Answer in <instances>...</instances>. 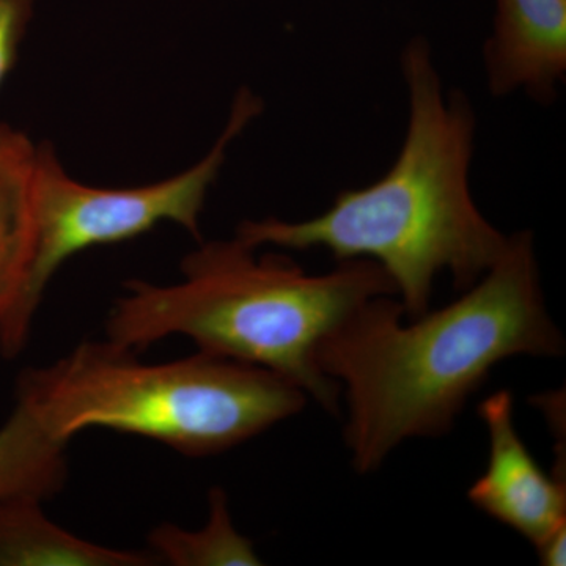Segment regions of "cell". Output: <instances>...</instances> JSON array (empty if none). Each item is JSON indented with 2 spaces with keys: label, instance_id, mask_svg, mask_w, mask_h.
I'll return each instance as SVG.
<instances>
[{
  "label": "cell",
  "instance_id": "6da1fadb",
  "mask_svg": "<svg viewBox=\"0 0 566 566\" xmlns=\"http://www.w3.org/2000/svg\"><path fill=\"white\" fill-rule=\"evenodd\" d=\"M464 292L409 324L395 296L374 297L316 349L319 370L344 387L345 441L359 474L378 471L409 439L449 433L502 360L565 353L531 232L509 237L497 262Z\"/></svg>",
  "mask_w": 566,
  "mask_h": 566
},
{
  "label": "cell",
  "instance_id": "7a4b0ae2",
  "mask_svg": "<svg viewBox=\"0 0 566 566\" xmlns=\"http://www.w3.org/2000/svg\"><path fill=\"white\" fill-rule=\"evenodd\" d=\"M409 93L405 144L392 169L364 189L335 197L307 221H244L237 238L253 249H326L338 262L367 259L392 279L405 315L430 311L436 277L449 271L455 289H471L509 244L472 199L469 169L475 118L461 93H442L427 41L401 57Z\"/></svg>",
  "mask_w": 566,
  "mask_h": 566
},
{
  "label": "cell",
  "instance_id": "3957f363",
  "mask_svg": "<svg viewBox=\"0 0 566 566\" xmlns=\"http://www.w3.org/2000/svg\"><path fill=\"white\" fill-rule=\"evenodd\" d=\"M180 270L181 281L170 285L126 282L107 316L106 340L136 353L181 335L199 352L281 375L335 415L342 389L319 370L316 349L360 305L397 296L371 260H344L312 275L289 256H256L240 238L200 244Z\"/></svg>",
  "mask_w": 566,
  "mask_h": 566
},
{
  "label": "cell",
  "instance_id": "277c9868",
  "mask_svg": "<svg viewBox=\"0 0 566 566\" xmlns=\"http://www.w3.org/2000/svg\"><path fill=\"white\" fill-rule=\"evenodd\" d=\"M307 395L266 368L197 352L142 364L129 349L84 342L22 371L17 403L70 442L87 428L142 436L186 457L218 455L303 411Z\"/></svg>",
  "mask_w": 566,
  "mask_h": 566
},
{
  "label": "cell",
  "instance_id": "5b68a950",
  "mask_svg": "<svg viewBox=\"0 0 566 566\" xmlns=\"http://www.w3.org/2000/svg\"><path fill=\"white\" fill-rule=\"evenodd\" d=\"M262 109L259 96L244 88L203 159L175 177L137 188L84 185L66 172L51 144H40L31 262L17 303L0 323L3 356L10 359L25 348L51 279L77 253L125 243L164 222L177 223L200 240V214L221 174L227 148Z\"/></svg>",
  "mask_w": 566,
  "mask_h": 566
},
{
  "label": "cell",
  "instance_id": "8992f818",
  "mask_svg": "<svg viewBox=\"0 0 566 566\" xmlns=\"http://www.w3.org/2000/svg\"><path fill=\"white\" fill-rule=\"evenodd\" d=\"M490 434V458L482 476L469 488L475 509L513 528L535 547L566 527L565 476L539 468L515 424V397L491 394L479 406Z\"/></svg>",
  "mask_w": 566,
  "mask_h": 566
},
{
  "label": "cell",
  "instance_id": "52a82bcc",
  "mask_svg": "<svg viewBox=\"0 0 566 566\" xmlns=\"http://www.w3.org/2000/svg\"><path fill=\"white\" fill-rule=\"evenodd\" d=\"M485 65L493 95L551 102L566 73V0H495Z\"/></svg>",
  "mask_w": 566,
  "mask_h": 566
},
{
  "label": "cell",
  "instance_id": "ba28073f",
  "mask_svg": "<svg viewBox=\"0 0 566 566\" xmlns=\"http://www.w3.org/2000/svg\"><path fill=\"white\" fill-rule=\"evenodd\" d=\"M36 174L39 145L0 123V323L17 303L31 262Z\"/></svg>",
  "mask_w": 566,
  "mask_h": 566
},
{
  "label": "cell",
  "instance_id": "9c48e42d",
  "mask_svg": "<svg viewBox=\"0 0 566 566\" xmlns=\"http://www.w3.org/2000/svg\"><path fill=\"white\" fill-rule=\"evenodd\" d=\"M148 551L96 545L57 526L43 512V501H0V566H150Z\"/></svg>",
  "mask_w": 566,
  "mask_h": 566
},
{
  "label": "cell",
  "instance_id": "30bf717a",
  "mask_svg": "<svg viewBox=\"0 0 566 566\" xmlns=\"http://www.w3.org/2000/svg\"><path fill=\"white\" fill-rule=\"evenodd\" d=\"M66 446L17 403L0 428V501L33 497L44 502L61 493L69 479Z\"/></svg>",
  "mask_w": 566,
  "mask_h": 566
},
{
  "label": "cell",
  "instance_id": "8fae6325",
  "mask_svg": "<svg viewBox=\"0 0 566 566\" xmlns=\"http://www.w3.org/2000/svg\"><path fill=\"white\" fill-rule=\"evenodd\" d=\"M210 517L199 531H185L175 524H161L148 536L153 554L174 566H253L262 565L251 539L234 527L229 499L221 488L208 495Z\"/></svg>",
  "mask_w": 566,
  "mask_h": 566
},
{
  "label": "cell",
  "instance_id": "7c38bea8",
  "mask_svg": "<svg viewBox=\"0 0 566 566\" xmlns=\"http://www.w3.org/2000/svg\"><path fill=\"white\" fill-rule=\"evenodd\" d=\"M35 0H0V88L17 66Z\"/></svg>",
  "mask_w": 566,
  "mask_h": 566
},
{
  "label": "cell",
  "instance_id": "4fadbf2b",
  "mask_svg": "<svg viewBox=\"0 0 566 566\" xmlns=\"http://www.w3.org/2000/svg\"><path fill=\"white\" fill-rule=\"evenodd\" d=\"M539 564L545 566H564L566 553V527L547 536L542 545L535 547Z\"/></svg>",
  "mask_w": 566,
  "mask_h": 566
}]
</instances>
